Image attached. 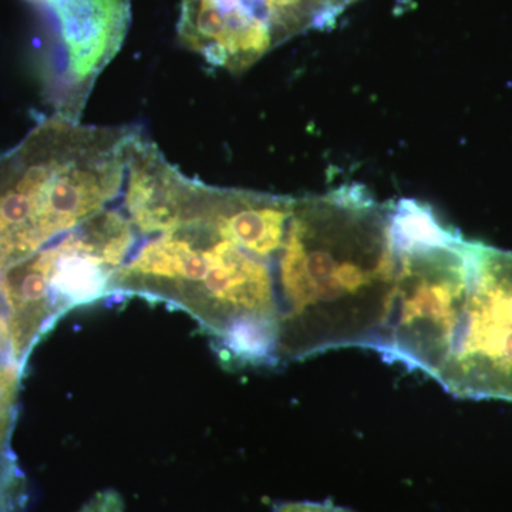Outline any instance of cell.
I'll return each mask as SVG.
<instances>
[{"label": "cell", "instance_id": "obj_1", "mask_svg": "<svg viewBox=\"0 0 512 512\" xmlns=\"http://www.w3.org/2000/svg\"><path fill=\"white\" fill-rule=\"evenodd\" d=\"M296 204L187 177L174 221L138 238L113 295L187 312L229 366L281 365V261Z\"/></svg>", "mask_w": 512, "mask_h": 512}, {"label": "cell", "instance_id": "obj_2", "mask_svg": "<svg viewBox=\"0 0 512 512\" xmlns=\"http://www.w3.org/2000/svg\"><path fill=\"white\" fill-rule=\"evenodd\" d=\"M399 275L379 355L412 372L439 376L453 345L470 284L468 241L446 227L430 205L390 204Z\"/></svg>", "mask_w": 512, "mask_h": 512}, {"label": "cell", "instance_id": "obj_3", "mask_svg": "<svg viewBox=\"0 0 512 512\" xmlns=\"http://www.w3.org/2000/svg\"><path fill=\"white\" fill-rule=\"evenodd\" d=\"M470 284L437 382L460 399L512 402V252L468 241Z\"/></svg>", "mask_w": 512, "mask_h": 512}, {"label": "cell", "instance_id": "obj_4", "mask_svg": "<svg viewBox=\"0 0 512 512\" xmlns=\"http://www.w3.org/2000/svg\"><path fill=\"white\" fill-rule=\"evenodd\" d=\"M359 0H181V45L211 66L241 73L275 47L328 29Z\"/></svg>", "mask_w": 512, "mask_h": 512}, {"label": "cell", "instance_id": "obj_5", "mask_svg": "<svg viewBox=\"0 0 512 512\" xmlns=\"http://www.w3.org/2000/svg\"><path fill=\"white\" fill-rule=\"evenodd\" d=\"M55 33L52 94L59 116L79 121L96 80L116 57L131 23L130 0H39Z\"/></svg>", "mask_w": 512, "mask_h": 512}, {"label": "cell", "instance_id": "obj_6", "mask_svg": "<svg viewBox=\"0 0 512 512\" xmlns=\"http://www.w3.org/2000/svg\"><path fill=\"white\" fill-rule=\"evenodd\" d=\"M22 373L15 362L0 363V512H23L29 501L28 480L10 444Z\"/></svg>", "mask_w": 512, "mask_h": 512}, {"label": "cell", "instance_id": "obj_7", "mask_svg": "<svg viewBox=\"0 0 512 512\" xmlns=\"http://www.w3.org/2000/svg\"><path fill=\"white\" fill-rule=\"evenodd\" d=\"M79 512H124L123 497L116 490L99 491Z\"/></svg>", "mask_w": 512, "mask_h": 512}, {"label": "cell", "instance_id": "obj_8", "mask_svg": "<svg viewBox=\"0 0 512 512\" xmlns=\"http://www.w3.org/2000/svg\"><path fill=\"white\" fill-rule=\"evenodd\" d=\"M274 512H353L348 508L336 507L329 503H311V501H296V503H279L274 505Z\"/></svg>", "mask_w": 512, "mask_h": 512}]
</instances>
